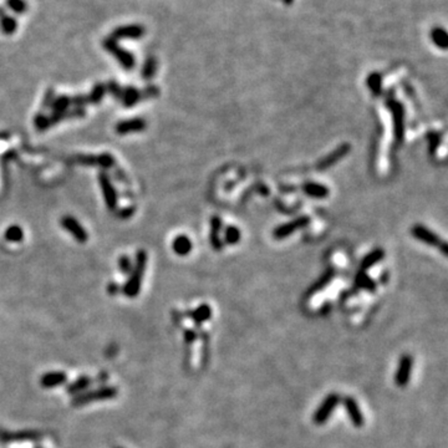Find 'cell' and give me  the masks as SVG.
Returning <instances> with one entry per match:
<instances>
[{"label": "cell", "instance_id": "47", "mask_svg": "<svg viewBox=\"0 0 448 448\" xmlns=\"http://www.w3.org/2000/svg\"><path fill=\"white\" fill-rule=\"evenodd\" d=\"M4 15H7V14H5V10L3 9V8H0V18H3V17H4Z\"/></svg>", "mask_w": 448, "mask_h": 448}, {"label": "cell", "instance_id": "10", "mask_svg": "<svg viewBox=\"0 0 448 448\" xmlns=\"http://www.w3.org/2000/svg\"><path fill=\"white\" fill-rule=\"evenodd\" d=\"M40 437V433L36 431H19V432H0V441L5 443L13 442L36 441Z\"/></svg>", "mask_w": 448, "mask_h": 448}, {"label": "cell", "instance_id": "17", "mask_svg": "<svg viewBox=\"0 0 448 448\" xmlns=\"http://www.w3.org/2000/svg\"><path fill=\"white\" fill-rule=\"evenodd\" d=\"M391 108H392L393 112V118H395V132H396V138L397 141H402L403 136V110L402 106L398 102L395 101H391L390 102Z\"/></svg>", "mask_w": 448, "mask_h": 448}, {"label": "cell", "instance_id": "22", "mask_svg": "<svg viewBox=\"0 0 448 448\" xmlns=\"http://www.w3.org/2000/svg\"><path fill=\"white\" fill-rule=\"evenodd\" d=\"M212 225V233H211V243H212V247L214 248L216 250H221L222 248V243L219 240V230H221V225L222 222L218 217H213L211 222Z\"/></svg>", "mask_w": 448, "mask_h": 448}, {"label": "cell", "instance_id": "44", "mask_svg": "<svg viewBox=\"0 0 448 448\" xmlns=\"http://www.w3.org/2000/svg\"><path fill=\"white\" fill-rule=\"evenodd\" d=\"M51 100H54V90L53 89H50L48 91V95H46V97H45V102H44V107H50V105L53 103V101Z\"/></svg>", "mask_w": 448, "mask_h": 448}, {"label": "cell", "instance_id": "33", "mask_svg": "<svg viewBox=\"0 0 448 448\" xmlns=\"http://www.w3.org/2000/svg\"><path fill=\"white\" fill-rule=\"evenodd\" d=\"M240 239V232L239 229H237L235 227H228L225 229V242L229 243V244H235V243L239 242Z\"/></svg>", "mask_w": 448, "mask_h": 448}, {"label": "cell", "instance_id": "9", "mask_svg": "<svg viewBox=\"0 0 448 448\" xmlns=\"http://www.w3.org/2000/svg\"><path fill=\"white\" fill-rule=\"evenodd\" d=\"M146 29L144 27L139 24H129V25H122V27H117L111 34L110 38H112L113 40H120V39H139L144 35Z\"/></svg>", "mask_w": 448, "mask_h": 448}, {"label": "cell", "instance_id": "31", "mask_svg": "<svg viewBox=\"0 0 448 448\" xmlns=\"http://www.w3.org/2000/svg\"><path fill=\"white\" fill-rule=\"evenodd\" d=\"M106 94V86L103 84H97L91 91V94L87 97V103H98L101 102L102 97Z\"/></svg>", "mask_w": 448, "mask_h": 448}, {"label": "cell", "instance_id": "25", "mask_svg": "<svg viewBox=\"0 0 448 448\" xmlns=\"http://www.w3.org/2000/svg\"><path fill=\"white\" fill-rule=\"evenodd\" d=\"M367 86L370 87V90H371L375 96H379L381 94L382 89L381 75L377 74V72H372L371 75H369V77H367Z\"/></svg>", "mask_w": 448, "mask_h": 448}, {"label": "cell", "instance_id": "1", "mask_svg": "<svg viewBox=\"0 0 448 448\" xmlns=\"http://www.w3.org/2000/svg\"><path fill=\"white\" fill-rule=\"evenodd\" d=\"M147 263V254L144 250H138L136 254V263H134L133 269L129 273V279L123 285L122 291L127 297H136L141 291L142 279H143L144 269H146Z\"/></svg>", "mask_w": 448, "mask_h": 448}, {"label": "cell", "instance_id": "12", "mask_svg": "<svg viewBox=\"0 0 448 448\" xmlns=\"http://www.w3.org/2000/svg\"><path fill=\"white\" fill-rule=\"evenodd\" d=\"M344 407H345L346 412H348L349 417H350V421L352 422L355 427L360 428V427L364 426L365 423V417L362 411L360 410L359 405H357L356 401L352 397H345L344 398Z\"/></svg>", "mask_w": 448, "mask_h": 448}, {"label": "cell", "instance_id": "34", "mask_svg": "<svg viewBox=\"0 0 448 448\" xmlns=\"http://www.w3.org/2000/svg\"><path fill=\"white\" fill-rule=\"evenodd\" d=\"M333 275H334V271L333 270H330V271H328V273L325 274V275L323 276V278L320 279L319 281H318L317 284H315L314 286H313L312 288V290H310L309 292H308V294L309 295H312V294H315V292H318L319 291V290H321L324 288V286L326 285V284H329V281L331 280V278H333Z\"/></svg>", "mask_w": 448, "mask_h": 448}, {"label": "cell", "instance_id": "39", "mask_svg": "<svg viewBox=\"0 0 448 448\" xmlns=\"http://www.w3.org/2000/svg\"><path fill=\"white\" fill-rule=\"evenodd\" d=\"M159 94H160V90L157 89L156 86H148L141 91V96L143 98L156 97V96H159Z\"/></svg>", "mask_w": 448, "mask_h": 448}, {"label": "cell", "instance_id": "14", "mask_svg": "<svg viewBox=\"0 0 448 448\" xmlns=\"http://www.w3.org/2000/svg\"><path fill=\"white\" fill-rule=\"evenodd\" d=\"M308 223H309V218H308V217H302V218L299 219H295V221L290 222V223H286L276 228V229L274 230V237H275L276 239H283V238L292 234L296 229H300V228L305 227Z\"/></svg>", "mask_w": 448, "mask_h": 448}, {"label": "cell", "instance_id": "42", "mask_svg": "<svg viewBox=\"0 0 448 448\" xmlns=\"http://www.w3.org/2000/svg\"><path fill=\"white\" fill-rule=\"evenodd\" d=\"M197 335L193 330H186L185 331V340L187 344H192L196 340Z\"/></svg>", "mask_w": 448, "mask_h": 448}, {"label": "cell", "instance_id": "32", "mask_svg": "<svg viewBox=\"0 0 448 448\" xmlns=\"http://www.w3.org/2000/svg\"><path fill=\"white\" fill-rule=\"evenodd\" d=\"M356 283H357V285H359V286H361V288L369 290V291H371V292H374L375 289H376V284H375L374 281H372L371 279H370L369 276H367L365 273L357 274Z\"/></svg>", "mask_w": 448, "mask_h": 448}, {"label": "cell", "instance_id": "46", "mask_svg": "<svg viewBox=\"0 0 448 448\" xmlns=\"http://www.w3.org/2000/svg\"><path fill=\"white\" fill-rule=\"evenodd\" d=\"M283 3L285 5H291L292 3H294V0H283Z\"/></svg>", "mask_w": 448, "mask_h": 448}, {"label": "cell", "instance_id": "45", "mask_svg": "<svg viewBox=\"0 0 448 448\" xmlns=\"http://www.w3.org/2000/svg\"><path fill=\"white\" fill-rule=\"evenodd\" d=\"M100 379H101V386L106 385V381H107V379H108L107 372H105V371L100 372V374H98V376H97V380H100Z\"/></svg>", "mask_w": 448, "mask_h": 448}, {"label": "cell", "instance_id": "15", "mask_svg": "<svg viewBox=\"0 0 448 448\" xmlns=\"http://www.w3.org/2000/svg\"><path fill=\"white\" fill-rule=\"evenodd\" d=\"M67 375L63 371H50L41 376L40 385L44 388H54L66 384Z\"/></svg>", "mask_w": 448, "mask_h": 448}, {"label": "cell", "instance_id": "19", "mask_svg": "<svg viewBox=\"0 0 448 448\" xmlns=\"http://www.w3.org/2000/svg\"><path fill=\"white\" fill-rule=\"evenodd\" d=\"M142 96L139 90H137L136 87L133 86H128L122 91V98H121V101H122L123 105H125L126 107H132V106L136 105L137 102H139Z\"/></svg>", "mask_w": 448, "mask_h": 448}, {"label": "cell", "instance_id": "48", "mask_svg": "<svg viewBox=\"0 0 448 448\" xmlns=\"http://www.w3.org/2000/svg\"><path fill=\"white\" fill-rule=\"evenodd\" d=\"M115 448H122V447H115Z\"/></svg>", "mask_w": 448, "mask_h": 448}, {"label": "cell", "instance_id": "41", "mask_svg": "<svg viewBox=\"0 0 448 448\" xmlns=\"http://www.w3.org/2000/svg\"><path fill=\"white\" fill-rule=\"evenodd\" d=\"M133 213H134V207H127V208L121 209V211L117 213V217L121 219H127L131 216H133Z\"/></svg>", "mask_w": 448, "mask_h": 448}, {"label": "cell", "instance_id": "28", "mask_svg": "<svg viewBox=\"0 0 448 448\" xmlns=\"http://www.w3.org/2000/svg\"><path fill=\"white\" fill-rule=\"evenodd\" d=\"M384 255H385V253L382 249H376V250H374V252H371L369 255L366 256V258L364 259V260H362V264H361L362 269H364V270H367L369 268H371L372 265H375L376 263H379V261L384 258Z\"/></svg>", "mask_w": 448, "mask_h": 448}, {"label": "cell", "instance_id": "6", "mask_svg": "<svg viewBox=\"0 0 448 448\" xmlns=\"http://www.w3.org/2000/svg\"><path fill=\"white\" fill-rule=\"evenodd\" d=\"M98 182H100L101 190H102L106 206L110 211H115L116 207H117V193H116L110 178L105 172H101L100 176H98Z\"/></svg>", "mask_w": 448, "mask_h": 448}, {"label": "cell", "instance_id": "29", "mask_svg": "<svg viewBox=\"0 0 448 448\" xmlns=\"http://www.w3.org/2000/svg\"><path fill=\"white\" fill-rule=\"evenodd\" d=\"M71 105V97L63 95V96L54 98V102L51 103V107H53L54 112L55 113H64L66 112L69 106Z\"/></svg>", "mask_w": 448, "mask_h": 448}, {"label": "cell", "instance_id": "21", "mask_svg": "<svg viewBox=\"0 0 448 448\" xmlns=\"http://www.w3.org/2000/svg\"><path fill=\"white\" fill-rule=\"evenodd\" d=\"M303 191L313 198H325L329 194L328 188L319 183H307L303 186Z\"/></svg>", "mask_w": 448, "mask_h": 448}, {"label": "cell", "instance_id": "13", "mask_svg": "<svg viewBox=\"0 0 448 448\" xmlns=\"http://www.w3.org/2000/svg\"><path fill=\"white\" fill-rule=\"evenodd\" d=\"M349 152H350V144H348V143L341 144L340 147H338L335 151L331 152L329 156H326L325 159L321 161L319 165H318V170L324 171V170H326V168L331 167V166H334L335 163H338L341 159H344V157H345Z\"/></svg>", "mask_w": 448, "mask_h": 448}, {"label": "cell", "instance_id": "16", "mask_svg": "<svg viewBox=\"0 0 448 448\" xmlns=\"http://www.w3.org/2000/svg\"><path fill=\"white\" fill-rule=\"evenodd\" d=\"M92 384H94V379L90 376H86V375H84V376L77 377V379L75 380V381H72L70 385H67L66 392L69 393V395H72V396L80 395V393H82V392H85V391L89 390L90 386H91Z\"/></svg>", "mask_w": 448, "mask_h": 448}, {"label": "cell", "instance_id": "8", "mask_svg": "<svg viewBox=\"0 0 448 448\" xmlns=\"http://www.w3.org/2000/svg\"><path fill=\"white\" fill-rule=\"evenodd\" d=\"M61 225L66 232H69L72 237L76 239V242L79 243H86L87 242V232L85 230V228L77 222L76 218L71 216H65L61 219Z\"/></svg>", "mask_w": 448, "mask_h": 448}, {"label": "cell", "instance_id": "5", "mask_svg": "<svg viewBox=\"0 0 448 448\" xmlns=\"http://www.w3.org/2000/svg\"><path fill=\"white\" fill-rule=\"evenodd\" d=\"M413 369V359L411 355H405L401 357L400 364L395 374V384L400 387H403L410 382L411 375Z\"/></svg>", "mask_w": 448, "mask_h": 448}, {"label": "cell", "instance_id": "2", "mask_svg": "<svg viewBox=\"0 0 448 448\" xmlns=\"http://www.w3.org/2000/svg\"><path fill=\"white\" fill-rule=\"evenodd\" d=\"M117 395L118 391L115 386L103 385L95 388V390H87L85 392L80 393V395H76L71 400V405L75 406V407H81V406H86L89 403L112 400Z\"/></svg>", "mask_w": 448, "mask_h": 448}, {"label": "cell", "instance_id": "26", "mask_svg": "<svg viewBox=\"0 0 448 448\" xmlns=\"http://www.w3.org/2000/svg\"><path fill=\"white\" fill-rule=\"evenodd\" d=\"M4 237L8 242L19 243L22 242L23 238H24V232H23L22 227H19V225H10V227L5 230Z\"/></svg>", "mask_w": 448, "mask_h": 448}, {"label": "cell", "instance_id": "30", "mask_svg": "<svg viewBox=\"0 0 448 448\" xmlns=\"http://www.w3.org/2000/svg\"><path fill=\"white\" fill-rule=\"evenodd\" d=\"M5 4H7L8 9H10L13 13H15L18 15L24 14L28 10V4L25 0H7Z\"/></svg>", "mask_w": 448, "mask_h": 448}, {"label": "cell", "instance_id": "24", "mask_svg": "<svg viewBox=\"0 0 448 448\" xmlns=\"http://www.w3.org/2000/svg\"><path fill=\"white\" fill-rule=\"evenodd\" d=\"M191 315H192L194 323H196L197 325H199V324L204 323V321H207L209 318H211L212 309L211 307H208V305H201V307L197 308Z\"/></svg>", "mask_w": 448, "mask_h": 448}, {"label": "cell", "instance_id": "4", "mask_svg": "<svg viewBox=\"0 0 448 448\" xmlns=\"http://www.w3.org/2000/svg\"><path fill=\"white\" fill-rule=\"evenodd\" d=\"M339 402H340V396L336 395V393H331V395L326 396V398L323 401V403L319 406V408L315 411L314 417H313L315 423L317 424L325 423V422L330 418V416L333 415V412L335 411Z\"/></svg>", "mask_w": 448, "mask_h": 448}, {"label": "cell", "instance_id": "40", "mask_svg": "<svg viewBox=\"0 0 448 448\" xmlns=\"http://www.w3.org/2000/svg\"><path fill=\"white\" fill-rule=\"evenodd\" d=\"M77 161L82 165H97V157L95 156H77Z\"/></svg>", "mask_w": 448, "mask_h": 448}, {"label": "cell", "instance_id": "23", "mask_svg": "<svg viewBox=\"0 0 448 448\" xmlns=\"http://www.w3.org/2000/svg\"><path fill=\"white\" fill-rule=\"evenodd\" d=\"M0 28H2V32L5 35H12L18 29L17 19L14 17H10V15H4L3 18H0Z\"/></svg>", "mask_w": 448, "mask_h": 448}, {"label": "cell", "instance_id": "27", "mask_svg": "<svg viewBox=\"0 0 448 448\" xmlns=\"http://www.w3.org/2000/svg\"><path fill=\"white\" fill-rule=\"evenodd\" d=\"M156 71H157L156 58H155V56H150V58H147L143 67H142V77H143L144 80H151L152 77L156 75Z\"/></svg>", "mask_w": 448, "mask_h": 448}, {"label": "cell", "instance_id": "37", "mask_svg": "<svg viewBox=\"0 0 448 448\" xmlns=\"http://www.w3.org/2000/svg\"><path fill=\"white\" fill-rule=\"evenodd\" d=\"M35 127L39 129V131H45L49 127H51L50 122H49V117L48 116H44V115H38L35 117Z\"/></svg>", "mask_w": 448, "mask_h": 448}, {"label": "cell", "instance_id": "43", "mask_svg": "<svg viewBox=\"0 0 448 448\" xmlns=\"http://www.w3.org/2000/svg\"><path fill=\"white\" fill-rule=\"evenodd\" d=\"M120 290H121L120 285H118V284H116V283H110L107 285V292L110 295L118 294V292H120Z\"/></svg>", "mask_w": 448, "mask_h": 448}, {"label": "cell", "instance_id": "3", "mask_svg": "<svg viewBox=\"0 0 448 448\" xmlns=\"http://www.w3.org/2000/svg\"><path fill=\"white\" fill-rule=\"evenodd\" d=\"M103 48L106 51H108L110 54H112L116 58V60L121 64V66L126 70H132L134 67V56L133 54L129 53V51L123 49L122 46L118 45V43L116 40H113L112 38H106L102 43Z\"/></svg>", "mask_w": 448, "mask_h": 448}, {"label": "cell", "instance_id": "35", "mask_svg": "<svg viewBox=\"0 0 448 448\" xmlns=\"http://www.w3.org/2000/svg\"><path fill=\"white\" fill-rule=\"evenodd\" d=\"M118 268H120L121 273L126 274V275H129V273H131L132 269H133L131 259H129L127 255L121 256V258L118 259Z\"/></svg>", "mask_w": 448, "mask_h": 448}, {"label": "cell", "instance_id": "38", "mask_svg": "<svg viewBox=\"0 0 448 448\" xmlns=\"http://www.w3.org/2000/svg\"><path fill=\"white\" fill-rule=\"evenodd\" d=\"M106 90H108V91H110V94L112 95L113 97L118 98V100H120V98H122V91H123V90L121 89L120 85H118L117 82L110 81L107 84V86H106Z\"/></svg>", "mask_w": 448, "mask_h": 448}, {"label": "cell", "instance_id": "11", "mask_svg": "<svg viewBox=\"0 0 448 448\" xmlns=\"http://www.w3.org/2000/svg\"><path fill=\"white\" fill-rule=\"evenodd\" d=\"M146 121L143 118L134 117L131 120H125L121 121L116 125V133L118 134H128V133H136V132H142L146 129Z\"/></svg>", "mask_w": 448, "mask_h": 448}, {"label": "cell", "instance_id": "18", "mask_svg": "<svg viewBox=\"0 0 448 448\" xmlns=\"http://www.w3.org/2000/svg\"><path fill=\"white\" fill-rule=\"evenodd\" d=\"M173 250L177 255H187L190 254L191 250H192V242L188 237L186 235H178L176 237V239L173 240Z\"/></svg>", "mask_w": 448, "mask_h": 448}, {"label": "cell", "instance_id": "36", "mask_svg": "<svg viewBox=\"0 0 448 448\" xmlns=\"http://www.w3.org/2000/svg\"><path fill=\"white\" fill-rule=\"evenodd\" d=\"M97 165H100L103 168H110L115 165V159L111 155L103 154L101 156H97Z\"/></svg>", "mask_w": 448, "mask_h": 448}, {"label": "cell", "instance_id": "20", "mask_svg": "<svg viewBox=\"0 0 448 448\" xmlns=\"http://www.w3.org/2000/svg\"><path fill=\"white\" fill-rule=\"evenodd\" d=\"M431 38L437 48L442 49V50H446L448 48V35L444 28L441 27L433 28L431 32Z\"/></svg>", "mask_w": 448, "mask_h": 448}, {"label": "cell", "instance_id": "7", "mask_svg": "<svg viewBox=\"0 0 448 448\" xmlns=\"http://www.w3.org/2000/svg\"><path fill=\"white\" fill-rule=\"evenodd\" d=\"M412 234L415 235L417 239H419L421 242L426 243V244L434 245V247H439L441 250L443 252V254H447V245L446 243L442 242L433 232L428 230L427 228L422 227V225H415L412 228Z\"/></svg>", "mask_w": 448, "mask_h": 448}]
</instances>
